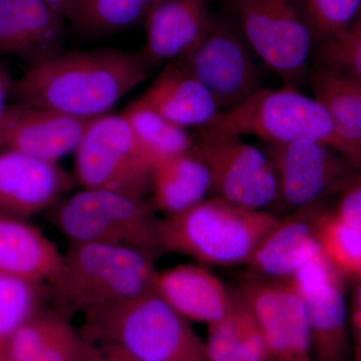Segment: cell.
Wrapping results in <instances>:
<instances>
[{
	"label": "cell",
	"instance_id": "cell-39",
	"mask_svg": "<svg viewBox=\"0 0 361 361\" xmlns=\"http://www.w3.org/2000/svg\"><path fill=\"white\" fill-rule=\"evenodd\" d=\"M361 361V360H360Z\"/></svg>",
	"mask_w": 361,
	"mask_h": 361
},
{
	"label": "cell",
	"instance_id": "cell-37",
	"mask_svg": "<svg viewBox=\"0 0 361 361\" xmlns=\"http://www.w3.org/2000/svg\"><path fill=\"white\" fill-rule=\"evenodd\" d=\"M2 274H0V281H1Z\"/></svg>",
	"mask_w": 361,
	"mask_h": 361
},
{
	"label": "cell",
	"instance_id": "cell-35",
	"mask_svg": "<svg viewBox=\"0 0 361 361\" xmlns=\"http://www.w3.org/2000/svg\"><path fill=\"white\" fill-rule=\"evenodd\" d=\"M13 85L9 71L6 66L0 65V123L7 109V97L13 94Z\"/></svg>",
	"mask_w": 361,
	"mask_h": 361
},
{
	"label": "cell",
	"instance_id": "cell-19",
	"mask_svg": "<svg viewBox=\"0 0 361 361\" xmlns=\"http://www.w3.org/2000/svg\"><path fill=\"white\" fill-rule=\"evenodd\" d=\"M154 289L192 322L212 325L231 310L234 290L202 264H184L157 272Z\"/></svg>",
	"mask_w": 361,
	"mask_h": 361
},
{
	"label": "cell",
	"instance_id": "cell-10",
	"mask_svg": "<svg viewBox=\"0 0 361 361\" xmlns=\"http://www.w3.org/2000/svg\"><path fill=\"white\" fill-rule=\"evenodd\" d=\"M191 151L205 161L212 179L211 198L254 211L273 212L278 177L265 149L240 137L200 130Z\"/></svg>",
	"mask_w": 361,
	"mask_h": 361
},
{
	"label": "cell",
	"instance_id": "cell-2",
	"mask_svg": "<svg viewBox=\"0 0 361 361\" xmlns=\"http://www.w3.org/2000/svg\"><path fill=\"white\" fill-rule=\"evenodd\" d=\"M84 317L80 334L90 343L146 361H206L205 342L155 289Z\"/></svg>",
	"mask_w": 361,
	"mask_h": 361
},
{
	"label": "cell",
	"instance_id": "cell-3",
	"mask_svg": "<svg viewBox=\"0 0 361 361\" xmlns=\"http://www.w3.org/2000/svg\"><path fill=\"white\" fill-rule=\"evenodd\" d=\"M279 217L217 198L207 199L176 215L158 220L161 251L189 256L199 264L246 265Z\"/></svg>",
	"mask_w": 361,
	"mask_h": 361
},
{
	"label": "cell",
	"instance_id": "cell-32",
	"mask_svg": "<svg viewBox=\"0 0 361 361\" xmlns=\"http://www.w3.org/2000/svg\"><path fill=\"white\" fill-rule=\"evenodd\" d=\"M332 210L346 224L361 233V174L341 192Z\"/></svg>",
	"mask_w": 361,
	"mask_h": 361
},
{
	"label": "cell",
	"instance_id": "cell-5",
	"mask_svg": "<svg viewBox=\"0 0 361 361\" xmlns=\"http://www.w3.org/2000/svg\"><path fill=\"white\" fill-rule=\"evenodd\" d=\"M224 135H254L265 144L316 142L346 159V149L326 106L295 87H262L244 103L222 111L204 129Z\"/></svg>",
	"mask_w": 361,
	"mask_h": 361
},
{
	"label": "cell",
	"instance_id": "cell-31",
	"mask_svg": "<svg viewBox=\"0 0 361 361\" xmlns=\"http://www.w3.org/2000/svg\"><path fill=\"white\" fill-rule=\"evenodd\" d=\"M303 2L315 47L344 32L361 11V0H303Z\"/></svg>",
	"mask_w": 361,
	"mask_h": 361
},
{
	"label": "cell",
	"instance_id": "cell-17",
	"mask_svg": "<svg viewBox=\"0 0 361 361\" xmlns=\"http://www.w3.org/2000/svg\"><path fill=\"white\" fill-rule=\"evenodd\" d=\"M324 210L327 209L296 211L279 217L247 262L248 272L270 279L288 280L322 255L317 221Z\"/></svg>",
	"mask_w": 361,
	"mask_h": 361
},
{
	"label": "cell",
	"instance_id": "cell-27",
	"mask_svg": "<svg viewBox=\"0 0 361 361\" xmlns=\"http://www.w3.org/2000/svg\"><path fill=\"white\" fill-rule=\"evenodd\" d=\"M158 0H75L68 21L90 35H111L146 21Z\"/></svg>",
	"mask_w": 361,
	"mask_h": 361
},
{
	"label": "cell",
	"instance_id": "cell-34",
	"mask_svg": "<svg viewBox=\"0 0 361 361\" xmlns=\"http://www.w3.org/2000/svg\"><path fill=\"white\" fill-rule=\"evenodd\" d=\"M89 343L87 358L92 361H146L123 351L115 345L106 343Z\"/></svg>",
	"mask_w": 361,
	"mask_h": 361
},
{
	"label": "cell",
	"instance_id": "cell-38",
	"mask_svg": "<svg viewBox=\"0 0 361 361\" xmlns=\"http://www.w3.org/2000/svg\"><path fill=\"white\" fill-rule=\"evenodd\" d=\"M87 361H92V360H89V358H87Z\"/></svg>",
	"mask_w": 361,
	"mask_h": 361
},
{
	"label": "cell",
	"instance_id": "cell-21",
	"mask_svg": "<svg viewBox=\"0 0 361 361\" xmlns=\"http://www.w3.org/2000/svg\"><path fill=\"white\" fill-rule=\"evenodd\" d=\"M89 343L59 311L37 310L11 336L1 361H87Z\"/></svg>",
	"mask_w": 361,
	"mask_h": 361
},
{
	"label": "cell",
	"instance_id": "cell-22",
	"mask_svg": "<svg viewBox=\"0 0 361 361\" xmlns=\"http://www.w3.org/2000/svg\"><path fill=\"white\" fill-rule=\"evenodd\" d=\"M141 99L185 130L204 129L221 111L205 85L176 61L166 63Z\"/></svg>",
	"mask_w": 361,
	"mask_h": 361
},
{
	"label": "cell",
	"instance_id": "cell-8",
	"mask_svg": "<svg viewBox=\"0 0 361 361\" xmlns=\"http://www.w3.org/2000/svg\"><path fill=\"white\" fill-rule=\"evenodd\" d=\"M75 153V176L85 189L144 199L155 163L122 115L94 118Z\"/></svg>",
	"mask_w": 361,
	"mask_h": 361
},
{
	"label": "cell",
	"instance_id": "cell-15",
	"mask_svg": "<svg viewBox=\"0 0 361 361\" xmlns=\"http://www.w3.org/2000/svg\"><path fill=\"white\" fill-rule=\"evenodd\" d=\"M71 186L58 163L16 149L0 153V214L27 219L54 205Z\"/></svg>",
	"mask_w": 361,
	"mask_h": 361
},
{
	"label": "cell",
	"instance_id": "cell-23",
	"mask_svg": "<svg viewBox=\"0 0 361 361\" xmlns=\"http://www.w3.org/2000/svg\"><path fill=\"white\" fill-rule=\"evenodd\" d=\"M151 187L154 205L166 216H172L207 200L212 191V179L205 161L189 151L156 164Z\"/></svg>",
	"mask_w": 361,
	"mask_h": 361
},
{
	"label": "cell",
	"instance_id": "cell-6",
	"mask_svg": "<svg viewBox=\"0 0 361 361\" xmlns=\"http://www.w3.org/2000/svg\"><path fill=\"white\" fill-rule=\"evenodd\" d=\"M226 7L256 56L299 90L315 47L303 0H226Z\"/></svg>",
	"mask_w": 361,
	"mask_h": 361
},
{
	"label": "cell",
	"instance_id": "cell-16",
	"mask_svg": "<svg viewBox=\"0 0 361 361\" xmlns=\"http://www.w3.org/2000/svg\"><path fill=\"white\" fill-rule=\"evenodd\" d=\"M66 20L44 0H0V54L30 66L63 51Z\"/></svg>",
	"mask_w": 361,
	"mask_h": 361
},
{
	"label": "cell",
	"instance_id": "cell-13",
	"mask_svg": "<svg viewBox=\"0 0 361 361\" xmlns=\"http://www.w3.org/2000/svg\"><path fill=\"white\" fill-rule=\"evenodd\" d=\"M237 287L257 318L270 361H312L307 312L289 280L247 272Z\"/></svg>",
	"mask_w": 361,
	"mask_h": 361
},
{
	"label": "cell",
	"instance_id": "cell-20",
	"mask_svg": "<svg viewBox=\"0 0 361 361\" xmlns=\"http://www.w3.org/2000/svg\"><path fill=\"white\" fill-rule=\"evenodd\" d=\"M63 254L49 237L25 219L0 214V274L32 283H54Z\"/></svg>",
	"mask_w": 361,
	"mask_h": 361
},
{
	"label": "cell",
	"instance_id": "cell-36",
	"mask_svg": "<svg viewBox=\"0 0 361 361\" xmlns=\"http://www.w3.org/2000/svg\"><path fill=\"white\" fill-rule=\"evenodd\" d=\"M44 1L68 20L75 0H44Z\"/></svg>",
	"mask_w": 361,
	"mask_h": 361
},
{
	"label": "cell",
	"instance_id": "cell-29",
	"mask_svg": "<svg viewBox=\"0 0 361 361\" xmlns=\"http://www.w3.org/2000/svg\"><path fill=\"white\" fill-rule=\"evenodd\" d=\"M40 285L2 275L0 281V361L6 342L37 310Z\"/></svg>",
	"mask_w": 361,
	"mask_h": 361
},
{
	"label": "cell",
	"instance_id": "cell-9",
	"mask_svg": "<svg viewBox=\"0 0 361 361\" xmlns=\"http://www.w3.org/2000/svg\"><path fill=\"white\" fill-rule=\"evenodd\" d=\"M277 173L278 200L273 214L332 208L341 192L361 174L336 149L316 142L266 144Z\"/></svg>",
	"mask_w": 361,
	"mask_h": 361
},
{
	"label": "cell",
	"instance_id": "cell-4",
	"mask_svg": "<svg viewBox=\"0 0 361 361\" xmlns=\"http://www.w3.org/2000/svg\"><path fill=\"white\" fill-rule=\"evenodd\" d=\"M153 260L130 247L71 242L51 284L56 311L85 316L153 290Z\"/></svg>",
	"mask_w": 361,
	"mask_h": 361
},
{
	"label": "cell",
	"instance_id": "cell-18",
	"mask_svg": "<svg viewBox=\"0 0 361 361\" xmlns=\"http://www.w3.org/2000/svg\"><path fill=\"white\" fill-rule=\"evenodd\" d=\"M208 0H158L147 16V42L142 54L154 66L189 54L212 21Z\"/></svg>",
	"mask_w": 361,
	"mask_h": 361
},
{
	"label": "cell",
	"instance_id": "cell-14",
	"mask_svg": "<svg viewBox=\"0 0 361 361\" xmlns=\"http://www.w3.org/2000/svg\"><path fill=\"white\" fill-rule=\"evenodd\" d=\"M92 118L25 104L7 106L0 123V148L56 163L77 149Z\"/></svg>",
	"mask_w": 361,
	"mask_h": 361
},
{
	"label": "cell",
	"instance_id": "cell-24",
	"mask_svg": "<svg viewBox=\"0 0 361 361\" xmlns=\"http://www.w3.org/2000/svg\"><path fill=\"white\" fill-rule=\"evenodd\" d=\"M314 97L331 114L346 149V160L361 172V82L324 68H311Z\"/></svg>",
	"mask_w": 361,
	"mask_h": 361
},
{
	"label": "cell",
	"instance_id": "cell-30",
	"mask_svg": "<svg viewBox=\"0 0 361 361\" xmlns=\"http://www.w3.org/2000/svg\"><path fill=\"white\" fill-rule=\"evenodd\" d=\"M311 68L336 71L361 82V11L344 32L316 45Z\"/></svg>",
	"mask_w": 361,
	"mask_h": 361
},
{
	"label": "cell",
	"instance_id": "cell-25",
	"mask_svg": "<svg viewBox=\"0 0 361 361\" xmlns=\"http://www.w3.org/2000/svg\"><path fill=\"white\" fill-rule=\"evenodd\" d=\"M231 310L220 322L209 325L206 361H270L257 318L238 287Z\"/></svg>",
	"mask_w": 361,
	"mask_h": 361
},
{
	"label": "cell",
	"instance_id": "cell-26",
	"mask_svg": "<svg viewBox=\"0 0 361 361\" xmlns=\"http://www.w3.org/2000/svg\"><path fill=\"white\" fill-rule=\"evenodd\" d=\"M123 116L155 165L193 148L194 137L187 130L170 122L144 99L130 104Z\"/></svg>",
	"mask_w": 361,
	"mask_h": 361
},
{
	"label": "cell",
	"instance_id": "cell-12",
	"mask_svg": "<svg viewBox=\"0 0 361 361\" xmlns=\"http://www.w3.org/2000/svg\"><path fill=\"white\" fill-rule=\"evenodd\" d=\"M288 280L302 298L307 312L312 361L353 360L346 297L348 280L324 253Z\"/></svg>",
	"mask_w": 361,
	"mask_h": 361
},
{
	"label": "cell",
	"instance_id": "cell-33",
	"mask_svg": "<svg viewBox=\"0 0 361 361\" xmlns=\"http://www.w3.org/2000/svg\"><path fill=\"white\" fill-rule=\"evenodd\" d=\"M349 304V322L353 337V361L361 360V277L353 281Z\"/></svg>",
	"mask_w": 361,
	"mask_h": 361
},
{
	"label": "cell",
	"instance_id": "cell-11",
	"mask_svg": "<svg viewBox=\"0 0 361 361\" xmlns=\"http://www.w3.org/2000/svg\"><path fill=\"white\" fill-rule=\"evenodd\" d=\"M256 58L231 18L213 14L203 39L175 61L205 85L222 111L239 106L262 89Z\"/></svg>",
	"mask_w": 361,
	"mask_h": 361
},
{
	"label": "cell",
	"instance_id": "cell-1",
	"mask_svg": "<svg viewBox=\"0 0 361 361\" xmlns=\"http://www.w3.org/2000/svg\"><path fill=\"white\" fill-rule=\"evenodd\" d=\"M153 68L142 52L61 51L30 66L14 82L13 94L25 106L97 118L144 82Z\"/></svg>",
	"mask_w": 361,
	"mask_h": 361
},
{
	"label": "cell",
	"instance_id": "cell-28",
	"mask_svg": "<svg viewBox=\"0 0 361 361\" xmlns=\"http://www.w3.org/2000/svg\"><path fill=\"white\" fill-rule=\"evenodd\" d=\"M323 253L348 280L361 277V233L341 220L332 208L323 211L317 221Z\"/></svg>",
	"mask_w": 361,
	"mask_h": 361
},
{
	"label": "cell",
	"instance_id": "cell-7",
	"mask_svg": "<svg viewBox=\"0 0 361 361\" xmlns=\"http://www.w3.org/2000/svg\"><path fill=\"white\" fill-rule=\"evenodd\" d=\"M158 220L144 199L85 188L56 214V225L71 242L130 247L153 259L161 252Z\"/></svg>",
	"mask_w": 361,
	"mask_h": 361
}]
</instances>
